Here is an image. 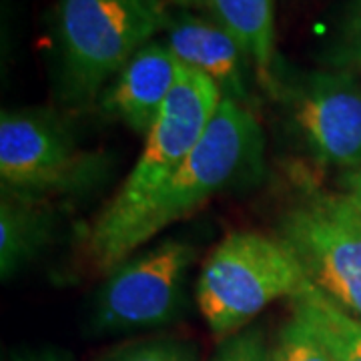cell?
I'll use <instances>...</instances> for the list:
<instances>
[{
	"label": "cell",
	"mask_w": 361,
	"mask_h": 361,
	"mask_svg": "<svg viewBox=\"0 0 361 361\" xmlns=\"http://www.w3.org/2000/svg\"><path fill=\"white\" fill-rule=\"evenodd\" d=\"M221 101V90L213 80L193 68H180L155 127L145 137L137 163L90 225L85 241L87 255L101 273L106 275L123 263L129 235L193 153Z\"/></svg>",
	"instance_id": "6da1fadb"
},
{
	"label": "cell",
	"mask_w": 361,
	"mask_h": 361,
	"mask_svg": "<svg viewBox=\"0 0 361 361\" xmlns=\"http://www.w3.org/2000/svg\"><path fill=\"white\" fill-rule=\"evenodd\" d=\"M169 18L167 0H59L52 25L59 99L71 109L99 103L118 71L165 32Z\"/></svg>",
	"instance_id": "7a4b0ae2"
},
{
	"label": "cell",
	"mask_w": 361,
	"mask_h": 361,
	"mask_svg": "<svg viewBox=\"0 0 361 361\" xmlns=\"http://www.w3.org/2000/svg\"><path fill=\"white\" fill-rule=\"evenodd\" d=\"M265 137L255 111L223 99L205 135L129 235L123 261L173 223L187 219L215 195L255 179L263 169Z\"/></svg>",
	"instance_id": "3957f363"
},
{
	"label": "cell",
	"mask_w": 361,
	"mask_h": 361,
	"mask_svg": "<svg viewBox=\"0 0 361 361\" xmlns=\"http://www.w3.org/2000/svg\"><path fill=\"white\" fill-rule=\"evenodd\" d=\"M307 283L299 259L277 235L237 231L205 259L195 299L209 331L225 339L249 327L271 303L299 295Z\"/></svg>",
	"instance_id": "277c9868"
},
{
	"label": "cell",
	"mask_w": 361,
	"mask_h": 361,
	"mask_svg": "<svg viewBox=\"0 0 361 361\" xmlns=\"http://www.w3.org/2000/svg\"><path fill=\"white\" fill-rule=\"evenodd\" d=\"M277 237L310 283L361 322V211L341 191L305 183L285 205Z\"/></svg>",
	"instance_id": "5b68a950"
},
{
	"label": "cell",
	"mask_w": 361,
	"mask_h": 361,
	"mask_svg": "<svg viewBox=\"0 0 361 361\" xmlns=\"http://www.w3.org/2000/svg\"><path fill=\"white\" fill-rule=\"evenodd\" d=\"M106 167V159L87 151L59 113L47 109L2 111V191L40 201L73 197L99 187Z\"/></svg>",
	"instance_id": "8992f818"
},
{
	"label": "cell",
	"mask_w": 361,
	"mask_h": 361,
	"mask_svg": "<svg viewBox=\"0 0 361 361\" xmlns=\"http://www.w3.org/2000/svg\"><path fill=\"white\" fill-rule=\"evenodd\" d=\"M197 251L191 243L169 239L135 253L106 273L92 297V336H129L167 327L183 315L185 287Z\"/></svg>",
	"instance_id": "52a82bcc"
},
{
	"label": "cell",
	"mask_w": 361,
	"mask_h": 361,
	"mask_svg": "<svg viewBox=\"0 0 361 361\" xmlns=\"http://www.w3.org/2000/svg\"><path fill=\"white\" fill-rule=\"evenodd\" d=\"M271 97L283 103L289 129L315 165L339 173L361 169V82L355 71H275Z\"/></svg>",
	"instance_id": "ba28073f"
},
{
	"label": "cell",
	"mask_w": 361,
	"mask_h": 361,
	"mask_svg": "<svg viewBox=\"0 0 361 361\" xmlns=\"http://www.w3.org/2000/svg\"><path fill=\"white\" fill-rule=\"evenodd\" d=\"M163 40L180 65L215 82L221 97L253 111L251 77L257 78L243 44L207 14L191 11L171 13Z\"/></svg>",
	"instance_id": "9c48e42d"
},
{
	"label": "cell",
	"mask_w": 361,
	"mask_h": 361,
	"mask_svg": "<svg viewBox=\"0 0 361 361\" xmlns=\"http://www.w3.org/2000/svg\"><path fill=\"white\" fill-rule=\"evenodd\" d=\"M180 68L165 40H151L106 85L97 104L109 118L145 139L177 85Z\"/></svg>",
	"instance_id": "30bf717a"
},
{
	"label": "cell",
	"mask_w": 361,
	"mask_h": 361,
	"mask_svg": "<svg viewBox=\"0 0 361 361\" xmlns=\"http://www.w3.org/2000/svg\"><path fill=\"white\" fill-rule=\"evenodd\" d=\"M56 219L47 201L2 191L0 197V277L11 281L51 245Z\"/></svg>",
	"instance_id": "8fae6325"
},
{
	"label": "cell",
	"mask_w": 361,
	"mask_h": 361,
	"mask_svg": "<svg viewBox=\"0 0 361 361\" xmlns=\"http://www.w3.org/2000/svg\"><path fill=\"white\" fill-rule=\"evenodd\" d=\"M199 11L225 26L243 44L257 82L275 89V0H199Z\"/></svg>",
	"instance_id": "7c38bea8"
},
{
	"label": "cell",
	"mask_w": 361,
	"mask_h": 361,
	"mask_svg": "<svg viewBox=\"0 0 361 361\" xmlns=\"http://www.w3.org/2000/svg\"><path fill=\"white\" fill-rule=\"evenodd\" d=\"M271 361H336L310 283L299 295L289 299V313L271 341Z\"/></svg>",
	"instance_id": "4fadbf2b"
},
{
	"label": "cell",
	"mask_w": 361,
	"mask_h": 361,
	"mask_svg": "<svg viewBox=\"0 0 361 361\" xmlns=\"http://www.w3.org/2000/svg\"><path fill=\"white\" fill-rule=\"evenodd\" d=\"M310 291L322 313L329 341L334 345L336 361H361V322L337 307L331 299L310 283Z\"/></svg>",
	"instance_id": "5bb4252c"
},
{
	"label": "cell",
	"mask_w": 361,
	"mask_h": 361,
	"mask_svg": "<svg viewBox=\"0 0 361 361\" xmlns=\"http://www.w3.org/2000/svg\"><path fill=\"white\" fill-rule=\"evenodd\" d=\"M361 59V0H348L337 16L329 42L323 47L325 68H349Z\"/></svg>",
	"instance_id": "9a60e30c"
},
{
	"label": "cell",
	"mask_w": 361,
	"mask_h": 361,
	"mask_svg": "<svg viewBox=\"0 0 361 361\" xmlns=\"http://www.w3.org/2000/svg\"><path fill=\"white\" fill-rule=\"evenodd\" d=\"M103 361H197V349L189 341L159 337L116 348Z\"/></svg>",
	"instance_id": "2e32d148"
},
{
	"label": "cell",
	"mask_w": 361,
	"mask_h": 361,
	"mask_svg": "<svg viewBox=\"0 0 361 361\" xmlns=\"http://www.w3.org/2000/svg\"><path fill=\"white\" fill-rule=\"evenodd\" d=\"M209 361H271V341L263 327L249 325L245 329L221 339Z\"/></svg>",
	"instance_id": "e0dca14e"
},
{
	"label": "cell",
	"mask_w": 361,
	"mask_h": 361,
	"mask_svg": "<svg viewBox=\"0 0 361 361\" xmlns=\"http://www.w3.org/2000/svg\"><path fill=\"white\" fill-rule=\"evenodd\" d=\"M11 361H75L68 353L54 348L16 349L11 353Z\"/></svg>",
	"instance_id": "ac0fdd59"
},
{
	"label": "cell",
	"mask_w": 361,
	"mask_h": 361,
	"mask_svg": "<svg viewBox=\"0 0 361 361\" xmlns=\"http://www.w3.org/2000/svg\"><path fill=\"white\" fill-rule=\"evenodd\" d=\"M337 191H341L361 211V169L339 173Z\"/></svg>",
	"instance_id": "d6986e66"
},
{
	"label": "cell",
	"mask_w": 361,
	"mask_h": 361,
	"mask_svg": "<svg viewBox=\"0 0 361 361\" xmlns=\"http://www.w3.org/2000/svg\"><path fill=\"white\" fill-rule=\"evenodd\" d=\"M167 2L179 6L180 11H199V0H167Z\"/></svg>",
	"instance_id": "ffe728a7"
},
{
	"label": "cell",
	"mask_w": 361,
	"mask_h": 361,
	"mask_svg": "<svg viewBox=\"0 0 361 361\" xmlns=\"http://www.w3.org/2000/svg\"><path fill=\"white\" fill-rule=\"evenodd\" d=\"M345 71H355V73H361V59L360 61H355V63L349 66V68H345Z\"/></svg>",
	"instance_id": "44dd1931"
}]
</instances>
